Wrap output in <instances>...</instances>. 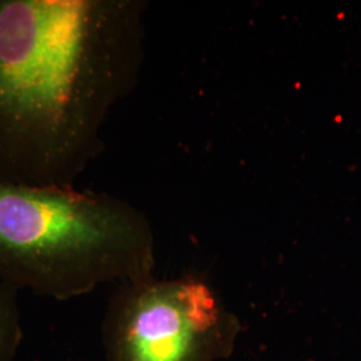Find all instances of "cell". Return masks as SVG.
<instances>
[{"mask_svg":"<svg viewBox=\"0 0 361 361\" xmlns=\"http://www.w3.org/2000/svg\"><path fill=\"white\" fill-rule=\"evenodd\" d=\"M137 0H0V183L74 189L143 61Z\"/></svg>","mask_w":361,"mask_h":361,"instance_id":"6da1fadb","label":"cell"},{"mask_svg":"<svg viewBox=\"0 0 361 361\" xmlns=\"http://www.w3.org/2000/svg\"><path fill=\"white\" fill-rule=\"evenodd\" d=\"M147 219L109 194L0 183V280L67 301L152 277Z\"/></svg>","mask_w":361,"mask_h":361,"instance_id":"7a4b0ae2","label":"cell"},{"mask_svg":"<svg viewBox=\"0 0 361 361\" xmlns=\"http://www.w3.org/2000/svg\"><path fill=\"white\" fill-rule=\"evenodd\" d=\"M238 319L204 281L186 276L121 284L104 322L106 361H219Z\"/></svg>","mask_w":361,"mask_h":361,"instance_id":"3957f363","label":"cell"},{"mask_svg":"<svg viewBox=\"0 0 361 361\" xmlns=\"http://www.w3.org/2000/svg\"><path fill=\"white\" fill-rule=\"evenodd\" d=\"M19 292L0 280V361H15L23 341Z\"/></svg>","mask_w":361,"mask_h":361,"instance_id":"277c9868","label":"cell"}]
</instances>
